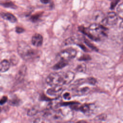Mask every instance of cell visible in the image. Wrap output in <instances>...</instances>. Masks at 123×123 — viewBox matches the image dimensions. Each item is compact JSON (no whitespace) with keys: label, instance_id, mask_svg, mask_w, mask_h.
Masks as SVG:
<instances>
[{"label":"cell","instance_id":"obj_1","mask_svg":"<svg viewBox=\"0 0 123 123\" xmlns=\"http://www.w3.org/2000/svg\"><path fill=\"white\" fill-rule=\"evenodd\" d=\"M74 77V74L73 72H59L50 74L46 80L47 84L51 86H62L69 84Z\"/></svg>","mask_w":123,"mask_h":123},{"label":"cell","instance_id":"obj_2","mask_svg":"<svg viewBox=\"0 0 123 123\" xmlns=\"http://www.w3.org/2000/svg\"><path fill=\"white\" fill-rule=\"evenodd\" d=\"M79 29L89 38L95 41H99L101 38L107 36V29L97 23L91 24L88 28L80 26Z\"/></svg>","mask_w":123,"mask_h":123},{"label":"cell","instance_id":"obj_3","mask_svg":"<svg viewBox=\"0 0 123 123\" xmlns=\"http://www.w3.org/2000/svg\"><path fill=\"white\" fill-rule=\"evenodd\" d=\"M17 51L19 55L26 61H33L38 58L40 54V52L31 48L25 42L19 43Z\"/></svg>","mask_w":123,"mask_h":123},{"label":"cell","instance_id":"obj_4","mask_svg":"<svg viewBox=\"0 0 123 123\" xmlns=\"http://www.w3.org/2000/svg\"><path fill=\"white\" fill-rule=\"evenodd\" d=\"M76 51L72 48H69L62 51L59 53V57L61 60L68 61L74 59L76 55Z\"/></svg>","mask_w":123,"mask_h":123},{"label":"cell","instance_id":"obj_5","mask_svg":"<svg viewBox=\"0 0 123 123\" xmlns=\"http://www.w3.org/2000/svg\"><path fill=\"white\" fill-rule=\"evenodd\" d=\"M106 23L109 25H115L118 21V16L114 12H110L104 20Z\"/></svg>","mask_w":123,"mask_h":123},{"label":"cell","instance_id":"obj_6","mask_svg":"<svg viewBox=\"0 0 123 123\" xmlns=\"http://www.w3.org/2000/svg\"><path fill=\"white\" fill-rule=\"evenodd\" d=\"M47 90V93L52 96H59L63 92V88L61 86H54Z\"/></svg>","mask_w":123,"mask_h":123},{"label":"cell","instance_id":"obj_7","mask_svg":"<svg viewBox=\"0 0 123 123\" xmlns=\"http://www.w3.org/2000/svg\"><path fill=\"white\" fill-rule=\"evenodd\" d=\"M31 41L34 46L40 47L43 43V37L39 34H35L32 36Z\"/></svg>","mask_w":123,"mask_h":123},{"label":"cell","instance_id":"obj_8","mask_svg":"<svg viewBox=\"0 0 123 123\" xmlns=\"http://www.w3.org/2000/svg\"><path fill=\"white\" fill-rule=\"evenodd\" d=\"M94 109V105L92 104H85L81 105L80 107H78V110L86 115L90 114Z\"/></svg>","mask_w":123,"mask_h":123},{"label":"cell","instance_id":"obj_9","mask_svg":"<svg viewBox=\"0 0 123 123\" xmlns=\"http://www.w3.org/2000/svg\"><path fill=\"white\" fill-rule=\"evenodd\" d=\"M90 91L89 87L85 86L81 88H76L74 89V94L75 96H81L88 94Z\"/></svg>","mask_w":123,"mask_h":123},{"label":"cell","instance_id":"obj_10","mask_svg":"<svg viewBox=\"0 0 123 123\" xmlns=\"http://www.w3.org/2000/svg\"><path fill=\"white\" fill-rule=\"evenodd\" d=\"M93 18L94 20L97 22H100L103 21L104 19V14L103 13L99 10L95 11L93 15Z\"/></svg>","mask_w":123,"mask_h":123},{"label":"cell","instance_id":"obj_11","mask_svg":"<svg viewBox=\"0 0 123 123\" xmlns=\"http://www.w3.org/2000/svg\"><path fill=\"white\" fill-rule=\"evenodd\" d=\"M1 17L7 20L12 22V23H15L17 21L16 18L12 14L8 12H2L0 13Z\"/></svg>","mask_w":123,"mask_h":123},{"label":"cell","instance_id":"obj_12","mask_svg":"<svg viewBox=\"0 0 123 123\" xmlns=\"http://www.w3.org/2000/svg\"><path fill=\"white\" fill-rule=\"evenodd\" d=\"M10 67V62L7 60H3L0 63V72L3 73L8 71Z\"/></svg>","mask_w":123,"mask_h":123},{"label":"cell","instance_id":"obj_13","mask_svg":"<svg viewBox=\"0 0 123 123\" xmlns=\"http://www.w3.org/2000/svg\"><path fill=\"white\" fill-rule=\"evenodd\" d=\"M68 61H67L61 60L60 61H59L58 62H57L56 64H55L53 66V69L54 70H58L60 69H62L64 67L66 66L68 64Z\"/></svg>","mask_w":123,"mask_h":123},{"label":"cell","instance_id":"obj_14","mask_svg":"<svg viewBox=\"0 0 123 123\" xmlns=\"http://www.w3.org/2000/svg\"><path fill=\"white\" fill-rule=\"evenodd\" d=\"M26 67L24 65L21 67L16 76V78L17 80H22L24 77L26 73Z\"/></svg>","mask_w":123,"mask_h":123},{"label":"cell","instance_id":"obj_15","mask_svg":"<svg viewBox=\"0 0 123 123\" xmlns=\"http://www.w3.org/2000/svg\"><path fill=\"white\" fill-rule=\"evenodd\" d=\"M117 16H118L120 19H122L123 16V5L122 3H121L117 7Z\"/></svg>","mask_w":123,"mask_h":123},{"label":"cell","instance_id":"obj_16","mask_svg":"<svg viewBox=\"0 0 123 123\" xmlns=\"http://www.w3.org/2000/svg\"><path fill=\"white\" fill-rule=\"evenodd\" d=\"M86 64L82 63L78 65L75 68V70L78 72H85L86 71Z\"/></svg>","mask_w":123,"mask_h":123},{"label":"cell","instance_id":"obj_17","mask_svg":"<svg viewBox=\"0 0 123 123\" xmlns=\"http://www.w3.org/2000/svg\"><path fill=\"white\" fill-rule=\"evenodd\" d=\"M38 111L37 108L33 107V108L30 109L28 110V111L27 112V114L29 116H33V115H35L36 114H37L38 112Z\"/></svg>","mask_w":123,"mask_h":123},{"label":"cell","instance_id":"obj_18","mask_svg":"<svg viewBox=\"0 0 123 123\" xmlns=\"http://www.w3.org/2000/svg\"><path fill=\"white\" fill-rule=\"evenodd\" d=\"M85 83H88L90 85H94L97 83V80L95 78L93 77H89L86 79H85Z\"/></svg>","mask_w":123,"mask_h":123},{"label":"cell","instance_id":"obj_19","mask_svg":"<svg viewBox=\"0 0 123 123\" xmlns=\"http://www.w3.org/2000/svg\"><path fill=\"white\" fill-rule=\"evenodd\" d=\"M89 60H91V57L89 55H83L79 59L80 61H88Z\"/></svg>","mask_w":123,"mask_h":123},{"label":"cell","instance_id":"obj_20","mask_svg":"<svg viewBox=\"0 0 123 123\" xmlns=\"http://www.w3.org/2000/svg\"><path fill=\"white\" fill-rule=\"evenodd\" d=\"M106 117H107V116L106 114H102L99 115L97 117H96V120H98V121H103L106 119Z\"/></svg>","mask_w":123,"mask_h":123},{"label":"cell","instance_id":"obj_21","mask_svg":"<svg viewBox=\"0 0 123 123\" xmlns=\"http://www.w3.org/2000/svg\"><path fill=\"white\" fill-rule=\"evenodd\" d=\"M74 38L73 37H70L65 41V45H69V44H72L74 43Z\"/></svg>","mask_w":123,"mask_h":123},{"label":"cell","instance_id":"obj_22","mask_svg":"<svg viewBox=\"0 0 123 123\" xmlns=\"http://www.w3.org/2000/svg\"><path fill=\"white\" fill-rule=\"evenodd\" d=\"M63 98L65 99L69 100L71 98V96L70 95V94L69 92H65L63 94Z\"/></svg>","mask_w":123,"mask_h":123},{"label":"cell","instance_id":"obj_23","mask_svg":"<svg viewBox=\"0 0 123 123\" xmlns=\"http://www.w3.org/2000/svg\"><path fill=\"white\" fill-rule=\"evenodd\" d=\"M11 104L13 105H16L17 104H19V100L17 98H13L10 101Z\"/></svg>","mask_w":123,"mask_h":123},{"label":"cell","instance_id":"obj_24","mask_svg":"<svg viewBox=\"0 0 123 123\" xmlns=\"http://www.w3.org/2000/svg\"><path fill=\"white\" fill-rule=\"evenodd\" d=\"M8 98L6 96H3L0 100V105H3L4 104L7 100Z\"/></svg>","mask_w":123,"mask_h":123},{"label":"cell","instance_id":"obj_25","mask_svg":"<svg viewBox=\"0 0 123 123\" xmlns=\"http://www.w3.org/2000/svg\"><path fill=\"white\" fill-rule=\"evenodd\" d=\"M118 1H119V0H112V1L111 3V9H113L114 8V7L116 5L117 3H118Z\"/></svg>","mask_w":123,"mask_h":123},{"label":"cell","instance_id":"obj_26","mask_svg":"<svg viewBox=\"0 0 123 123\" xmlns=\"http://www.w3.org/2000/svg\"><path fill=\"white\" fill-rule=\"evenodd\" d=\"M39 15H34L31 17V19L32 21L36 22V21H37L38 20V19L39 18Z\"/></svg>","mask_w":123,"mask_h":123},{"label":"cell","instance_id":"obj_27","mask_svg":"<svg viewBox=\"0 0 123 123\" xmlns=\"http://www.w3.org/2000/svg\"><path fill=\"white\" fill-rule=\"evenodd\" d=\"M24 31V29L23 28H21L20 27H17L16 28V31L18 33H21L23 32Z\"/></svg>","mask_w":123,"mask_h":123},{"label":"cell","instance_id":"obj_28","mask_svg":"<svg viewBox=\"0 0 123 123\" xmlns=\"http://www.w3.org/2000/svg\"><path fill=\"white\" fill-rule=\"evenodd\" d=\"M52 0H40L41 2L44 4H47L49 3Z\"/></svg>","mask_w":123,"mask_h":123},{"label":"cell","instance_id":"obj_29","mask_svg":"<svg viewBox=\"0 0 123 123\" xmlns=\"http://www.w3.org/2000/svg\"><path fill=\"white\" fill-rule=\"evenodd\" d=\"M0 111H1V109L0 108Z\"/></svg>","mask_w":123,"mask_h":123}]
</instances>
